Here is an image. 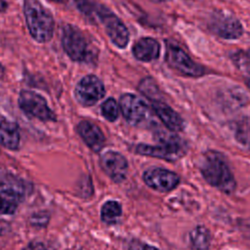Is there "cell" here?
Listing matches in <instances>:
<instances>
[{"label":"cell","instance_id":"obj_1","mask_svg":"<svg viewBox=\"0 0 250 250\" xmlns=\"http://www.w3.org/2000/svg\"><path fill=\"white\" fill-rule=\"evenodd\" d=\"M200 172L204 179L221 191L230 193L236 183L224 156L214 150L204 153L200 161Z\"/></svg>","mask_w":250,"mask_h":250},{"label":"cell","instance_id":"obj_2","mask_svg":"<svg viewBox=\"0 0 250 250\" xmlns=\"http://www.w3.org/2000/svg\"><path fill=\"white\" fill-rule=\"evenodd\" d=\"M23 15L31 37L38 43L49 42L54 34L55 20L39 0H24Z\"/></svg>","mask_w":250,"mask_h":250},{"label":"cell","instance_id":"obj_3","mask_svg":"<svg viewBox=\"0 0 250 250\" xmlns=\"http://www.w3.org/2000/svg\"><path fill=\"white\" fill-rule=\"evenodd\" d=\"M136 151L143 155H148L166 160H176L185 153V145L182 140L174 135H160L156 145L141 144L136 147Z\"/></svg>","mask_w":250,"mask_h":250},{"label":"cell","instance_id":"obj_4","mask_svg":"<svg viewBox=\"0 0 250 250\" xmlns=\"http://www.w3.org/2000/svg\"><path fill=\"white\" fill-rule=\"evenodd\" d=\"M62 45L65 54L74 62H86L91 56L85 35L75 25L65 24L62 27Z\"/></svg>","mask_w":250,"mask_h":250},{"label":"cell","instance_id":"obj_5","mask_svg":"<svg viewBox=\"0 0 250 250\" xmlns=\"http://www.w3.org/2000/svg\"><path fill=\"white\" fill-rule=\"evenodd\" d=\"M165 60L172 69L184 76L199 77L205 74V68L195 62L181 47L174 43H166Z\"/></svg>","mask_w":250,"mask_h":250},{"label":"cell","instance_id":"obj_6","mask_svg":"<svg viewBox=\"0 0 250 250\" xmlns=\"http://www.w3.org/2000/svg\"><path fill=\"white\" fill-rule=\"evenodd\" d=\"M95 12L110 41L116 47L124 49L129 42V31L125 24L114 13L103 5L96 6Z\"/></svg>","mask_w":250,"mask_h":250},{"label":"cell","instance_id":"obj_7","mask_svg":"<svg viewBox=\"0 0 250 250\" xmlns=\"http://www.w3.org/2000/svg\"><path fill=\"white\" fill-rule=\"evenodd\" d=\"M209 29L224 39H237L243 33L240 21L225 11H215L208 21Z\"/></svg>","mask_w":250,"mask_h":250},{"label":"cell","instance_id":"obj_8","mask_svg":"<svg viewBox=\"0 0 250 250\" xmlns=\"http://www.w3.org/2000/svg\"><path fill=\"white\" fill-rule=\"evenodd\" d=\"M19 105L25 114L31 117L42 121H53L56 119L46 100L33 91L22 90L19 96Z\"/></svg>","mask_w":250,"mask_h":250},{"label":"cell","instance_id":"obj_9","mask_svg":"<svg viewBox=\"0 0 250 250\" xmlns=\"http://www.w3.org/2000/svg\"><path fill=\"white\" fill-rule=\"evenodd\" d=\"M120 109L123 117L132 125H141L150 119L151 112L148 105L133 94H124L120 98Z\"/></svg>","mask_w":250,"mask_h":250},{"label":"cell","instance_id":"obj_10","mask_svg":"<svg viewBox=\"0 0 250 250\" xmlns=\"http://www.w3.org/2000/svg\"><path fill=\"white\" fill-rule=\"evenodd\" d=\"M105 89L102 80L96 75L89 74L84 76L76 85L74 95L79 104L91 106L104 98Z\"/></svg>","mask_w":250,"mask_h":250},{"label":"cell","instance_id":"obj_11","mask_svg":"<svg viewBox=\"0 0 250 250\" xmlns=\"http://www.w3.org/2000/svg\"><path fill=\"white\" fill-rule=\"evenodd\" d=\"M143 178L149 188L162 192L175 188L180 182V178L176 173L158 167L146 170Z\"/></svg>","mask_w":250,"mask_h":250},{"label":"cell","instance_id":"obj_12","mask_svg":"<svg viewBox=\"0 0 250 250\" xmlns=\"http://www.w3.org/2000/svg\"><path fill=\"white\" fill-rule=\"evenodd\" d=\"M101 166L105 174L114 182H122L128 172L126 158L117 151L108 150L101 156Z\"/></svg>","mask_w":250,"mask_h":250},{"label":"cell","instance_id":"obj_13","mask_svg":"<svg viewBox=\"0 0 250 250\" xmlns=\"http://www.w3.org/2000/svg\"><path fill=\"white\" fill-rule=\"evenodd\" d=\"M77 131L85 144L94 151H100L104 145V135L95 123L91 121H81L77 126Z\"/></svg>","mask_w":250,"mask_h":250},{"label":"cell","instance_id":"obj_14","mask_svg":"<svg viewBox=\"0 0 250 250\" xmlns=\"http://www.w3.org/2000/svg\"><path fill=\"white\" fill-rule=\"evenodd\" d=\"M151 107L162 123L172 131H181L184 126L182 117L163 101H152Z\"/></svg>","mask_w":250,"mask_h":250},{"label":"cell","instance_id":"obj_15","mask_svg":"<svg viewBox=\"0 0 250 250\" xmlns=\"http://www.w3.org/2000/svg\"><path fill=\"white\" fill-rule=\"evenodd\" d=\"M132 53L138 61L148 62L159 57L160 45L154 38L143 37L134 44Z\"/></svg>","mask_w":250,"mask_h":250},{"label":"cell","instance_id":"obj_16","mask_svg":"<svg viewBox=\"0 0 250 250\" xmlns=\"http://www.w3.org/2000/svg\"><path fill=\"white\" fill-rule=\"evenodd\" d=\"M20 141L21 135L18 125L9 120L0 119V144L9 149H17Z\"/></svg>","mask_w":250,"mask_h":250},{"label":"cell","instance_id":"obj_17","mask_svg":"<svg viewBox=\"0 0 250 250\" xmlns=\"http://www.w3.org/2000/svg\"><path fill=\"white\" fill-rule=\"evenodd\" d=\"M22 198V191L16 188L0 190V214L11 215L17 210Z\"/></svg>","mask_w":250,"mask_h":250},{"label":"cell","instance_id":"obj_18","mask_svg":"<svg viewBox=\"0 0 250 250\" xmlns=\"http://www.w3.org/2000/svg\"><path fill=\"white\" fill-rule=\"evenodd\" d=\"M189 241L194 250H207L211 242L210 232L205 227L198 226L190 231Z\"/></svg>","mask_w":250,"mask_h":250},{"label":"cell","instance_id":"obj_19","mask_svg":"<svg viewBox=\"0 0 250 250\" xmlns=\"http://www.w3.org/2000/svg\"><path fill=\"white\" fill-rule=\"evenodd\" d=\"M122 214L121 205L114 200L105 202L101 211V218L106 224H115Z\"/></svg>","mask_w":250,"mask_h":250},{"label":"cell","instance_id":"obj_20","mask_svg":"<svg viewBox=\"0 0 250 250\" xmlns=\"http://www.w3.org/2000/svg\"><path fill=\"white\" fill-rule=\"evenodd\" d=\"M139 89L140 91L151 102L152 101H159L160 99V91L155 84L154 80L150 77L145 78L141 81L139 84Z\"/></svg>","mask_w":250,"mask_h":250},{"label":"cell","instance_id":"obj_21","mask_svg":"<svg viewBox=\"0 0 250 250\" xmlns=\"http://www.w3.org/2000/svg\"><path fill=\"white\" fill-rule=\"evenodd\" d=\"M235 138L238 143L250 149V118H245L236 125Z\"/></svg>","mask_w":250,"mask_h":250},{"label":"cell","instance_id":"obj_22","mask_svg":"<svg viewBox=\"0 0 250 250\" xmlns=\"http://www.w3.org/2000/svg\"><path fill=\"white\" fill-rule=\"evenodd\" d=\"M103 116L108 121H115L119 116V105L112 98L105 100L101 106Z\"/></svg>","mask_w":250,"mask_h":250},{"label":"cell","instance_id":"obj_23","mask_svg":"<svg viewBox=\"0 0 250 250\" xmlns=\"http://www.w3.org/2000/svg\"><path fill=\"white\" fill-rule=\"evenodd\" d=\"M76 8L85 16L92 17L95 12V7L91 4L89 0H72Z\"/></svg>","mask_w":250,"mask_h":250},{"label":"cell","instance_id":"obj_24","mask_svg":"<svg viewBox=\"0 0 250 250\" xmlns=\"http://www.w3.org/2000/svg\"><path fill=\"white\" fill-rule=\"evenodd\" d=\"M22 250H54L51 246H48L46 243L41 241H33L30 242L25 248Z\"/></svg>","mask_w":250,"mask_h":250},{"label":"cell","instance_id":"obj_25","mask_svg":"<svg viewBox=\"0 0 250 250\" xmlns=\"http://www.w3.org/2000/svg\"><path fill=\"white\" fill-rule=\"evenodd\" d=\"M8 7V4L5 0H0V13L4 12Z\"/></svg>","mask_w":250,"mask_h":250},{"label":"cell","instance_id":"obj_26","mask_svg":"<svg viewBox=\"0 0 250 250\" xmlns=\"http://www.w3.org/2000/svg\"><path fill=\"white\" fill-rule=\"evenodd\" d=\"M4 73H5V68H4V66L0 63V82L2 81V79H3V77H4Z\"/></svg>","mask_w":250,"mask_h":250},{"label":"cell","instance_id":"obj_27","mask_svg":"<svg viewBox=\"0 0 250 250\" xmlns=\"http://www.w3.org/2000/svg\"><path fill=\"white\" fill-rule=\"evenodd\" d=\"M143 250H159V249H157V248H156V247H154V246L145 245V246H144V248H143Z\"/></svg>","mask_w":250,"mask_h":250},{"label":"cell","instance_id":"obj_28","mask_svg":"<svg viewBox=\"0 0 250 250\" xmlns=\"http://www.w3.org/2000/svg\"><path fill=\"white\" fill-rule=\"evenodd\" d=\"M149 1L156 2V3H160V2H166V1H169V0H149Z\"/></svg>","mask_w":250,"mask_h":250},{"label":"cell","instance_id":"obj_29","mask_svg":"<svg viewBox=\"0 0 250 250\" xmlns=\"http://www.w3.org/2000/svg\"><path fill=\"white\" fill-rule=\"evenodd\" d=\"M51 1H54V2H57V3H63L66 0H51Z\"/></svg>","mask_w":250,"mask_h":250},{"label":"cell","instance_id":"obj_30","mask_svg":"<svg viewBox=\"0 0 250 250\" xmlns=\"http://www.w3.org/2000/svg\"><path fill=\"white\" fill-rule=\"evenodd\" d=\"M247 86H248V88L250 89V78L247 80Z\"/></svg>","mask_w":250,"mask_h":250},{"label":"cell","instance_id":"obj_31","mask_svg":"<svg viewBox=\"0 0 250 250\" xmlns=\"http://www.w3.org/2000/svg\"><path fill=\"white\" fill-rule=\"evenodd\" d=\"M246 53H247V55H248V57H249V59H250V49H249L248 51H246Z\"/></svg>","mask_w":250,"mask_h":250}]
</instances>
